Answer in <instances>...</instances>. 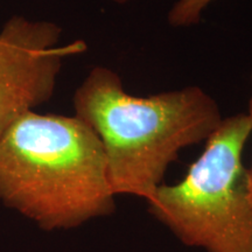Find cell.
Segmentation results:
<instances>
[{
	"instance_id": "cell-6",
	"label": "cell",
	"mask_w": 252,
	"mask_h": 252,
	"mask_svg": "<svg viewBox=\"0 0 252 252\" xmlns=\"http://www.w3.org/2000/svg\"><path fill=\"white\" fill-rule=\"evenodd\" d=\"M251 81H252V75H251ZM249 119H250L251 127H252V97L249 100V112L247 113ZM248 187H249V193H250V197L252 200V166L250 168H248Z\"/></svg>"
},
{
	"instance_id": "cell-7",
	"label": "cell",
	"mask_w": 252,
	"mask_h": 252,
	"mask_svg": "<svg viewBox=\"0 0 252 252\" xmlns=\"http://www.w3.org/2000/svg\"><path fill=\"white\" fill-rule=\"evenodd\" d=\"M112 2H116V4H118V5H125V4H127L128 1H131V0H111Z\"/></svg>"
},
{
	"instance_id": "cell-3",
	"label": "cell",
	"mask_w": 252,
	"mask_h": 252,
	"mask_svg": "<svg viewBox=\"0 0 252 252\" xmlns=\"http://www.w3.org/2000/svg\"><path fill=\"white\" fill-rule=\"evenodd\" d=\"M252 133L247 113L223 118L203 152L176 184L146 201L179 241L206 252H252V200L243 151Z\"/></svg>"
},
{
	"instance_id": "cell-5",
	"label": "cell",
	"mask_w": 252,
	"mask_h": 252,
	"mask_svg": "<svg viewBox=\"0 0 252 252\" xmlns=\"http://www.w3.org/2000/svg\"><path fill=\"white\" fill-rule=\"evenodd\" d=\"M214 0H178L169 9L168 24L175 28H187L200 24L202 14Z\"/></svg>"
},
{
	"instance_id": "cell-4",
	"label": "cell",
	"mask_w": 252,
	"mask_h": 252,
	"mask_svg": "<svg viewBox=\"0 0 252 252\" xmlns=\"http://www.w3.org/2000/svg\"><path fill=\"white\" fill-rule=\"evenodd\" d=\"M50 21L14 15L0 31V140L15 123L52 98L63 61L86 52L83 41L60 45Z\"/></svg>"
},
{
	"instance_id": "cell-1",
	"label": "cell",
	"mask_w": 252,
	"mask_h": 252,
	"mask_svg": "<svg viewBox=\"0 0 252 252\" xmlns=\"http://www.w3.org/2000/svg\"><path fill=\"white\" fill-rule=\"evenodd\" d=\"M75 116L93 128L117 195L147 201L182 150L206 141L223 121L219 103L198 86L132 96L122 78L94 67L74 94Z\"/></svg>"
},
{
	"instance_id": "cell-2",
	"label": "cell",
	"mask_w": 252,
	"mask_h": 252,
	"mask_svg": "<svg viewBox=\"0 0 252 252\" xmlns=\"http://www.w3.org/2000/svg\"><path fill=\"white\" fill-rule=\"evenodd\" d=\"M0 202L47 231L111 215L99 138L77 116L28 112L0 140Z\"/></svg>"
}]
</instances>
